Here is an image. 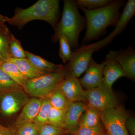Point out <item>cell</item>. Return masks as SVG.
<instances>
[{
	"instance_id": "1",
	"label": "cell",
	"mask_w": 135,
	"mask_h": 135,
	"mask_svg": "<svg viewBox=\"0 0 135 135\" xmlns=\"http://www.w3.org/2000/svg\"><path fill=\"white\" fill-rule=\"evenodd\" d=\"M124 1L114 0L104 7L93 10L78 7L84 12L86 31L83 41L86 44L101 36L107 27L114 26L120 16V10Z\"/></svg>"
},
{
	"instance_id": "2",
	"label": "cell",
	"mask_w": 135,
	"mask_h": 135,
	"mask_svg": "<svg viewBox=\"0 0 135 135\" xmlns=\"http://www.w3.org/2000/svg\"><path fill=\"white\" fill-rule=\"evenodd\" d=\"M59 8L58 0H39L26 8H16L15 15L7 22L20 29L31 21L41 20L48 23L54 29L58 22Z\"/></svg>"
},
{
	"instance_id": "3",
	"label": "cell",
	"mask_w": 135,
	"mask_h": 135,
	"mask_svg": "<svg viewBox=\"0 0 135 135\" xmlns=\"http://www.w3.org/2000/svg\"><path fill=\"white\" fill-rule=\"evenodd\" d=\"M86 27V20L79 12L76 1L65 0L62 18L54 29L52 41L56 42L60 36L64 35L69 41L71 48L75 50L79 47L80 34Z\"/></svg>"
},
{
	"instance_id": "4",
	"label": "cell",
	"mask_w": 135,
	"mask_h": 135,
	"mask_svg": "<svg viewBox=\"0 0 135 135\" xmlns=\"http://www.w3.org/2000/svg\"><path fill=\"white\" fill-rule=\"evenodd\" d=\"M66 71L65 66L60 71L48 73L27 80L25 92L32 97L43 98L48 97L64 77Z\"/></svg>"
},
{
	"instance_id": "5",
	"label": "cell",
	"mask_w": 135,
	"mask_h": 135,
	"mask_svg": "<svg viewBox=\"0 0 135 135\" xmlns=\"http://www.w3.org/2000/svg\"><path fill=\"white\" fill-rule=\"evenodd\" d=\"M129 116L126 110L119 106L100 112L106 135H129L125 123Z\"/></svg>"
},
{
	"instance_id": "6",
	"label": "cell",
	"mask_w": 135,
	"mask_h": 135,
	"mask_svg": "<svg viewBox=\"0 0 135 135\" xmlns=\"http://www.w3.org/2000/svg\"><path fill=\"white\" fill-rule=\"evenodd\" d=\"M23 90L0 93V119L9 118L22 109L29 99Z\"/></svg>"
},
{
	"instance_id": "7",
	"label": "cell",
	"mask_w": 135,
	"mask_h": 135,
	"mask_svg": "<svg viewBox=\"0 0 135 135\" xmlns=\"http://www.w3.org/2000/svg\"><path fill=\"white\" fill-rule=\"evenodd\" d=\"M98 51L96 42L82 44L74 50L72 57L66 66L68 73L79 78L86 70L93 53Z\"/></svg>"
},
{
	"instance_id": "8",
	"label": "cell",
	"mask_w": 135,
	"mask_h": 135,
	"mask_svg": "<svg viewBox=\"0 0 135 135\" xmlns=\"http://www.w3.org/2000/svg\"><path fill=\"white\" fill-rule=\"evenodd\" d=\"M86 101L90 107L102 112L107 109L117 107L118 102L113 90L104 86L85 90Z\"/></svg>"
},
{
	"instance_id": "9",
	"label": "cell",
	"mask_w": 135,
	"mask_h": 135,
	"mask_svg": "<svg viewBox=\"0 0 135 135\" xmlns=\"http://www.w3.org/2000/svg\"><path fill=\"white\" fill-rule=\"evenodd\" d=\"M135 15V1L129 0L112 32L103 40L96 42L98 50L107 46L116 36L121 33Z\"/></svg>"
},
{
	"instance_id": "10",
	"label": "cell",
	"mask_w": 135,
	"mask_h": 135,
	"mask_svg": "<svg viewBox=\"0 0 135 135\" xmlns=\"http://www.w3.org/2000/svg\"><path fill=\"white\" fill-rule=\"evenodd\" d=\"M57 86L70 102L86 101L84 91L79 78L66 73Z\"/></svg>"
},
{
	"instance_id": "11",
	"label": "cell",
	"mask_w": 135,
	"mask_h": 135,
	"mask_svg": "<svg viewBox=\"0 0 135 135\" xmlns=\"http://www.w3.org/2000/svg\"><path fill=\"white\" fill-rule=\"evenodd\" d=\"M116 51L110 50L107 55L104 61L103 84L110 90H112L113 85L116 81L121 77H126L119 64L115 59Z\"/></svg>"
},
{
	"instance_id": "12",
	"label": "cell",
	"mask_w": 135,
	"mask_h": 135,
	"mask_svg": "<svg viewBox=\"0 0 135 135\" xmlns=\"http://www.w3.org/2000/svg\"><path fill=\"white\" fill-rule=\"evenodd\" d=\"M104 61L98 64L92 58L85 74L79 79L83 88L88 90L102 86L103 84Z\"/></svg>"
},
{
	"instance_id": "13",
	"label": "cell",
	"mask_w": 135,
	"mask_h": 135,
	"mask_svg": "<svg viewBox=\"0 0 135 135\" xmlns=\"http://www.w3.org/2000/svg\"><path fill=\"white\" fill-rule=\"evenodd\" d=\"M83 102H70L66 109L62 127L68 134L73 133L79 128L80 118L86 109Z\"/></svg>"
},
{
	"instance_id": "14",
	"label": "cell",
	"mask_w": 135,
	"mask_h": 135,
	"mask_svg": "<svg viewBox=\"0 0 135 135\" xmlns=\"http://www.w3.org/2000/svg\"><path fill=\"white\" fill-rule=\"evenodd\" d=\"M42 102V98L34 97L29 98L11 127L16 129L25 123L33 122L38 113Z\"/></svg>"
},
{
	"instance_id": "15",
	"label": "cell",
	"mask_w": 135,
	"mask_h": 135,
	"mask_svg": "<svg viewBox=\"0 0 135 135\" xmlns=\"http://www.w3.org/2000/svg\"><path fill=\"white\" fill-rule=\"evenodd\" d=\"M115 59L122 68L126 77L134 81L135 50L132 46L116 51Z\"/></svg>"
},
{
	"instance_id": "16",
	"label": "cell",
	"mask_w": 135,
	"mask_h": 135,
	"mask_svg": "<svg viewBox=\"0 0 135 135\" xmlns=\"http://www.w3.org/2000/svg\"><path fill=\"white\" fill-rule=\"evenodd\" d=\"M13 36L5 23L0 24V63L12 58L10 44Z\"/></svg>"
},
{
	"instance_id": "17",
	"label": "cell",
	"mask_w": 135,
	"mask_h": 135,
	"mask_svg": "<svg viewBox=\"0 0 135 135\" xmlns=\"http://www.w3.org/2000/svg\"><path fill=\"white\" fill-rule=\"evenodd\" d=\"M27 58L36 68L47 73L56 72L62 71L65 67L62 65H56L50 62L40 56L25 51Z\"/></svg>"
},
{
	"instance_id": "18",
	"label": "cell",
	"mask_w": 135,
	"mask_h": 135,
	"mask_svg": "<svg viewBox=\"0 0 135 135\" xmlns=\"http://www.w3.org/2000/svg\"><path fill=\"white\" fill-rule=\"evenodd\" d=\"M9 60L15 63L19 71L27 80L48 73L37 69L27 58L17 59L12 58Z\"/></svg>"
},
{
	"instance_id": "19",
	"label": "cell",
	"mask_w": 135,
	"mask_h": 135,
	"mask_svg": "<svg viewBox=\"0 0 135 135\" xmlns=\"http://www.w3.org/2000/svg\"><path fill=\"white\" fill-rule=\"evenodd\" d=\"M0 68L6 73L25 91L27 79L23 75L15 63L8 60L0 63Z\"/></svg>"
},
{
	"instance_id": "20",
	"label": "cell",
	"mask_w": 135,
	"mask_h": 135,
	"mask_svg": "<svg viewBox=\"0 0 135 135\" xmlns=\"http://www.w3.org/2000/svg\"><path fill=\"white\" fill-rule=\"evenodd\" d=\"M101 123L100 111L87 105L86 109L80 118L79 127H94Z\"/></svg>"
},
{
	"instance_id": "21",
	"label": "cell",
	"mask_w": 135,
	"mask_h": 135,
	"mask_svg": "<svg viewBox=\"0 0 135 135\" xmlns=\"http://www.w3.org/2000/svg\"><path fill=\"white\" fill-rule=\"evenodd\" d=\"M48 97L51 106L56 109H66L70 103L57 86Z\"/></svg>"
},
{
	"instance_id": "22",
	"label": "cell",
	"mask_w": 135,
	"mask_h": 135,
	"mask_svg": "<svg viewBox=\"0 0 135 135\" xmlns=\"http://www.w3.org/2000/svg\"><path fill=\"white\" fill-rule=\"evenodd\" d=\"M42 99V102L40 108L33 122L39 128L47 124L48 115L50 110L52 107L48 97Z\"/></svg>"
},
{
	"instance_id": "23",
	"label": "cell",
	"mask_w": 135,
	"mask_h": 135,
	"mask_svg": "<svg viewBox=\"0 0 135 135\" xmlns=\"http://www.w3.org/2000/svg\"><path fill=\"white\" fill-rule=\"evenodd\" d=\"M21 89L23 90L6 73L0 68V93Z\"/></svg>"
},
{
	"instance_id": "24",
	"label": "cell",
	"mask_w": 135,
	"mask_h": 135,
	"mask_svg": "<svg viewBox=\"0 0 135 135\" xmlns=\"http://www.w3.org/2000/svg\"><path fill=\"white\" fill-rule=\"evenodd\" d=\"M58 41L60 44L59 55L60 58L64 63L69 62L73 54L69 41L65 36L62 35L59 37Z\"/></svg>"
},
{
	"instance_id": "25",
	"label": "cell",
	"mask_w": 135,
	"mask_h": 135,
	"mask_svg": "<svg viewBox=\"0 0 135 135\" xmlns=\"http://www.w3.org/2000/svg\"><path fill=\"white\" fill-rule=\"evenodd\" d=\"M66 109L61 110L52 107L48 115L47 123L62 128V126L64 119Z\"/></svg>"
},
{
	"instance_id": "26",
	"label": "cell",
	"mask_w": 135,
	"mask_h": 135,
	"mask_svg": "<svg viewBox=\"0 0 135 135\" xmlns=\"http://www.w3.org/2000/svg\"><path fill=\"white\" fill-rule=\"evenodd\" d=\"M112 0H77L78 7H82L87 9L93 10L104 7Z\"/></svg>"
},
{
	"instance_id": "27",
	"label": "cell",
	"mask_w": 135,
	"mask_h": 135,
	"mask_svg": "<svg viewBox=\"0 0 135 135\" xmlns=\"http://www.w3.org/2000/svg\"><path fill=\"white\" fill-rule=\"evenodd\" d=\"M10 50L12 58L17 59L27 58L25 51L22 47L19 41L14 36H12L10 44Z\"/></svg>"
},
{
	"instance_id": "28",
	"label": "cell",
	"mask_w": 135,
	"mask_h": 135,
	"mask_svg": "<svg viewBox=\"0 0 135 135\" xmlns=\"http://www.w3.org/2000/svg\"><path fill=\"white\" fill-rule=\"evenodd\" d=\"M105 132L103 125L101 123L99 126L94 127H79L69 135H99Z\"/></svg>"
},
{
	"instance_id": "29",
	"label": "cell",
	"mask_w": 135,
	"mask_h": 135,
	"mask_svg": "<svg viewBox=\"0 0 135 135\" xmlns=\"http://www.w3.org/2000/svg\"><path fill=\"white\" fill-rule=\"evenodd\" d=\"M67 134V131L62 128L52 125L47 124L39 128L38 135H63Z\"/></svg>"
},
{
	"instance_id": "30",
	"label": "cell",
	"mask_w": 135,
	"mask_h": 135,
	"mask_svg": "<svg viewBox=\"0 0 135 135\" xmlns=\"http://www.w3.org/2000/svg\"><path fill=\"white\" fill-rule=\"evenodd\" d=\"M39 130L34 122L25 123L17 128L16 135H38Z\"/></svg>"
},
{
	"instance_id": "31",
	"label": "cell",
	"mask_w": 135,
	"mask_h": 135,
	"mask_svg": "<svg viewBox=\"0 0 135 135\" xmlns=\"http://www.w3.org/2000/svg\"><path fill=\"white\" fill-rule=\"evenodd\" d=\"M126 126L128 132L131 135H135V119L133 116H129L126 121Z\"/></svg>"
},
{
	"instance_id": "32",
	"label": "cell",
	"mask_w": 135,
	"mask_h": 135,
	"mask_svg": "<svg viewBox=\"0 0 135 135\" xmlns=\"http://www.w3.org/2000/svg\"><path fill=\"white\" fill-rule=\"evenodd\" d=\"M16 130L11 126L7 127L0 123V135H16Z\"/></svg>"
},
{
	"instance_id": "33",
	"label": "cell",
	"mask_w": 135,
	"mask_h": 135,
	"mask_svg": "<svg viewBox=\"0 0 135 135\" xmlns=\"http://www.w3.org/2000/svg\"><path fill=\"white\" fill-rule=\"evenodd\" d=\"M8 18V17L4 16H3L0 14V20H1L2 22H4V23L7 22Z\"/></svg>"
},
{
	"instance_id": "34",
	"label": "cell",
	"mask_w": 135,
	"mask_h": 135,
	"mask_svg": "<svg viewBox=\"0 0 135 135\" xmlns=\"http://www.w3.org/2000/svg\"><path fill=\"white\" fill-rule=\"evenodd\" d=\"M99 135H106V133H105H105H102V134H101Z\"/></svg>"
},
{
	"instance_id": "35",
	"label": "cell",
	"mask_w": 135,
	"mask_h": 135,
	"mask_svg": "<svg viewBox=\"0 0 135 135\" xmlns=\"http://www.w3.org/2000/svg\"><path fill=\"white\" fill-rule=\"evenodd\" d=\"M4 23H5L4 22H2V21H1V20H0V24Z\"/></svg>"
},
{
	"instance_id": "36",
	"label": "cell",
	"mask_w": 135,
	"mask_h": 135,
	"mask_svg": "<svg viewBox=\"0 0 135 135\" xmlns=\"http://www.w3.org/2000/svg\"><path fill=\"white\" fill-rule=\"evenodd\" d=\"M63 135H69V134H64Z\"/></svg>"
}]
</instances>
